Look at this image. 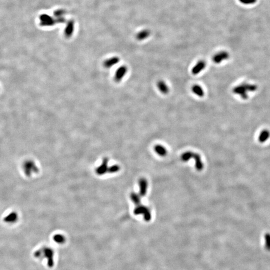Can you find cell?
<instances>
[{"mask_svg": "<svg viewBox=\"0 0 270 270\" xmlns=\"http://www.w3.org/2000/svg\"><path fill=\"white\" fill-rule=\"evenodd\" d=\"M65 14V11L63 10H58L56 11L54 13L55 16L58 17V18L62 17Z\"/></svg>", "mask_w": 270, "mask_h": 270, "instance_id": "25", "label": "cell"}, {"mask_svg": "<svg viewBox=\"0 0 270 270\" xmlns=\"http://www.w3.org/2000/svg\"><path fill=\"white\" fill-rule=\"evenodd\" d=\"M239 1L245 5H252L256 3L257 0H239Z\"/></svg>", "mask_w": 270, "mask_h": 270, "instance_id": "24", "label": "cell"}, {"mask_svg": "<svg viewBox=\"0 0 270 270\" xmlns=\"http://www.w3.org/2000/svg\"><path fill=\"white\" fill-rule=\"evenodd\" d=\"M230 57L229 53L225 51L220 52L217 53L213 57V61L214 63L217 64L222 63L224 61L227 60Z\"/></svg>", "mask_w": 270, "mask_h": 270, "instance_id": "7", "label": "cell"}, {"mask_svg": "<svg viewBox=\"0 0 270 270\" xmlns=\"http://www.w3.org/2000/svg\"><path fill=\"white\" fill-rule=\"evenodd\" d=\"M53 240L56 243L62 244L65 242L66 238L63 235H61V234H56L53 237Z\"/></svg>", "mask_w": 270, "mask_h": 270, "instance_id": "20", "label": "cell"}, {"mask_svg": "<svg viewBox=\"0 0 270 270\" xmlns=\"http://www.w3.org/2000/svg\"><path fill=\"white\" fill-rule=\"evenodd\" d=\"M192 91L193 93L196 95L198 97L202 98L204 97V96L205 95V92L204 91L202 87H201V86L199 85H195L192 87Z\"/></svg>", "mask_w": 270, "mask_h": 270, "instance_id": "16", "label": "cell"}, {"mask_svg": "<svg viewBox=\"0 0 270 270\" xmlns=\"http://www.w3.org/2000/svg\"><path fill=\"white\" fill-rule=\"evenodd\" d=\"M120 170V168L118 165H114L111 167L108 168V172L110 173H116Z\"/></svg>", "mask_w": 270, "mask_h": 270, "instance_id": "23", "label": "cell"}, {"mask_svg": "<svg viewBox=\"0 0 270 270\" xmlns=\"http://www.w3.org/2000/svg\"><path fill=\"white\" fill-rule=\"evenodd\" d=\"M41 252V258H44L47 259V265L49 268H53L54 266V252L51 248L44 247L40 249Z\"/></svg>", "mask_w": 270, "mask_h": 270, "instance_id": "4", "label": "cell"}, {"mask_svg": "<svg viewBox=\"0 0 270 270\" xmlns=\"http://www.w3.org/2000/svg\"><path fill=\"white\" fill-rule=\"evenodd\" d=\"M206 65L207 64L205 61L203 60L199 61L193 67L192 69V74L194 75H197L200 74L202 71L205 69Z\"/></svg>", "mask_w": 270, "mask_h": 270, "instance_id": "9", "label": "cell"}, {"mask_svg": "<svg viewBox=\"0 0 270 270\" xmlns=\"http://www.w3.org/2000/svg\"><path fill=\"white\" fill-rule=\"evenodd\" d=\"M19 215L16 211H12L4 218L3 221L7 224H14L18 222Z\"/></svg>", "mask_w": 270, "mask_h": 270, "instance_id": "8", "label": "cell"}, {"mask_svg": "<svg viewBox=\"0 0 270 270\" xmlns=\"http://www.w3.org/2000/svg\"><path fill=\"white\" fill-rule=\"evenodd\" d=\"M22 168L23 173L27 177H31L33 175L38 174L39 172V168L35 162L31 159L24 161Z\"/></svg>", "mask_w": 270, "mask_h": 270, "instance_id": "2", "label": "cell"}, {"mask_svg": "<svg viewBox=\"0 0 270 270\" xmlns=\"http://www.w3.org/2000/svg\"><path fill=\"white\" fill-rule=\"evenodd\" d=\"M119 62L120 58L119 57H112L106 60L103 63V66L106 69H110L118 64Z\"/></svg>", "mask_w": 270, "mask_h": 270, "instance_id": "10", "label": "cell"}, {"mask_svg": "<svg viewBox=\"0 0 270 270\" xmlns=\"http://www.w3.org/2000/svg\"><path fill=\"white\" fill-rule=\"evenodd\" d=\"M74 30V22L73 20H70L67 23L65 30V36L67 38H70L73 34Z\"/></svg>", "mask_w": 270, "mask_h": 270, "instance_id": "12", "label": "cell"}, {"mask_svg": "<svg viewBox=\"0 0 270 270\" xmlns=\"http://www.w3.org/2000/svg\"><path fill=\"white\" fill-rule=\"evenodd\" d=\"M135 215H143L144 218L146 221L148 222L151 219V212L148 208L143 205H139L134 210Z\"/></svg>", "mask_w": 270, "mask_h": 270, "instance_id": "5", "label": "cell"}, {"mask_svg": "<svg viewBox=\"0 0 270 270\" xmlns=\"http://www.w3.org/2000/svg\"><path fill=\"white\" fill-rule=\"evenodd\" d=\"M140 196L144 197L147 193L148 182L144 178H142L139 180Z\"/></svg>", "mask_w": 270, "mask_h": 270, "instance_id": "13", "label": "cell"}, {"mask_svg": "<svg viewBox=\"0 0 270 270\" xmlns=\"http://www.w3.org/2000/svg\"><path fill=\"white\" fill-rule=\"evenodd\" d=\"M265 247L268 250H270V234L267 233L265 234Z\"/></svg>", "mask_w": 270, "mask_h": 270, "instance_id": "22", "label": "cell"}, {"mask_svg": "<svg viewBox=\"0 0 270 270\" xmlns=\"http://www.w3.org/2000/svg\"><path fill=\"white\" fill-rule=\"evenodd\" d=\"M131 199L132 201L136 205H140V204H141V196L140 195H138L135 193H133L131 194Z\"/></svg>", "mask_w": 270, "mask_h": 270, "instance_id": "21", "label": "cell"}, {"mask_svg": "<svg viewBox=\"0 0 270 270\" xmlns=\"http://www.w3.org/2000/svg\"><path fill=\"white\" fill-rule=\"evenodd\" d=\"M150 34H151L150 31L148 30H144L140 32L139 33L137 34L136 38L138 40H143L148 38Z\"/></svg>", "mask_w": 270, "mask_h": 270, "instance_id": "19", "label": "cell"}, {"mask_svg": "<svg viewBox=\"0 0 270 270\" xmlns=\"http://www.w3.org/2000/svg\"><path fill=\"white\" fill-rule=\"evenodd\" d=\"M41 21L44 26L53 25L56 22V21L54 20L50 16L45 15L41 17Z\"/></svg>", "mask_w": 270, "mask_h": 270, "instance_id": "18", "label": "cell"}, {"mask_svg": "<svg viewBox=\"0 0 270 270\" xmlns=\"http://www.w3.org/2000/svg\"><path fill=\"white\" fill-rule=\"evenodd\" d=\"M154 150L157 154L161 157H164L167 154V150L166 148L161 145H157L155 146Z\"/></svg>", "mask_w": 270, "mask_h": 270, "instance_id": "17", "label": "cell"}, {"mask_svg": "<svg viewBox=\"0 0 270 270\" xmlns=\"http://www.w3.org/2000/svg\"><path fill=\"white\" fill-rule=\"evenodd\" d=\"M181 160L184 162H187L189 161L191 158L195 159V167L198 171H201L203 170L204 167L203 164L201 160V157L200 155L197 153H195L191 151L186 152L184 153L181 157Z\"/></svg>", "mask_w": 270, "mask_h": 270, "instance_id": "3", "label": "cell"}, {"mask_svg": "<svg viewBox=\"0 0 270 270\" xmlns=\"http://www.w3.org/2000/svg\"><path fill=\"white\" fill-rule=\"evenodd\" d=\"M270 137V132L268 130H263L260 132L258 136V141L261 143H265L269 139Z\"/></svg>", "mask_w": 270, "mask_h": 270, "instance_id": "15", "label": "cell"}, {"mask_svg": "<svg viewBox=\"0 0 270 270\" xmlns=\"http://www.w3.org/2000/svg\"><path fill=\"white\" fill-rule=\"evenodd\" d=\"M257 90V86L256 85L250 83H243L234 87L233 92L235 94L239 95L242 99H247L248 94L254 92Z\"/></svg>", "mask_w": 270, "mask_h": 270, "instance_id": "1", "label": "cell"}, {"mask_svg": "<svg viewBox=\"0 0 270 270\" xmlns=\"http://www.w3.org/2000/svg\"><path fill=\"white\" fill-rule=\"evenodd\" d=\"M128 71V67L126 66H122L119 67L116 70L114 76V80L115 82L119 83L121 82L125 76L126 75Z\"/></svg>", "mask_w": 270, "mask_h": 270, "instance_id": "6", "label": "cell"}, {"mask_svg": "<svg viewBox=\"0 0 270 270\" xmlns=\"http://www.w3.org/2000/svg\"><path fill=\"white\" fill-rule=\"evenodd\" d=\"M157 87L160 92L163 94H168L170 91V88L168 85L163 80L159 81L157 83Z\"/></svg>", "mask_w": 270, "mask_h": 270, "instance_id": "11", "label": "cell"}, {"mask_svg": "<svg viewBox=\"0 0 270 270\" xmlns=\"http://www.w3.org/2000/svg\"><path fill=\"white\" fill-rule=\"evenodd\" d=\"M108 161L109 160L106 158L103 159L102 165L100 166L99 167L97 168V169L96 170V173L98 175H102L105 174L106 172H108V167L107 166V164H108Z\"/></svg>", "mask_w": 270, "mask_h": 270, "instance_id": "14", "label": "cell"}]
</instances>
